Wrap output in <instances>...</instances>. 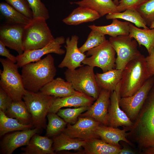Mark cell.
<instances>
[{"mask_svg":"<svg viewBox=\"0 0 154 154\" xmlns=\"http://www.w3.org/2000/svg\"><path fill=\"white\" fill-rule=\"evenodd\" d=\"M40 129L34 128L5 134L0 141L1 153L11 154L19 147L27 145L32 137L39 132Z\"/></svg>","mask_w":154,"mask_h":154,"instance_id":"obj_13","label":"cell"},{"mask_svg":"<svg viewBox=\"0 0 154 154\" xmlns=\"http://www.w3.org/2000/svg\"><path fill=\"white\" fill-rule=\"evenodd\" d=\"M94 68L88 65H83L72 70L68 69L64 74L66 81L71 84L76 91L96 100L101 89L96 82Z\"/></svg>","mask_w":154,"mask_h":154,"instance_id":"obj_5","label":"cell"},{"mask_svg":"<svg viewBox=\"0 0 154 154\" xmlns=\"http://www.w3.org/2000/svg\"><path fill=\"white\" fill-rule=\"evenodd\" d=\"M65 41L64 37H58L43 47L24 51L23 54L16 56L17 64L19 68H21L27 64L40 60L45 54L54 53L59 55H63L65 54V51L61 48V45L64 44Z\"/></svg>","mask_w":154,"mask_h":154,"instance_id":"obj_12","label":"cell"},{"mask_svg":"<svg viewBox=\"0 0 154 154\" xmlns=\"http://www.w3.org/2000/svg\"><path fill=\"white\" fill-rule=\"evenodd\" d=\"M52 148L55 153L63 151L82 150L86 141L72 138L62 132L52 137Z\"/></svg>","mask_w":154,"mask_h":154,"instance_id":"obj_25","label":"cell"},{"mask_svg":"<svg viewBox=\"0 0 154 154\" xmlns=\"http://www.w3.org/2000/svg\"><path fill=\"white\" fill-rule=\"evenodd\" d=\"M7 3L31 20L33 14L27 0H4Z\"/></svg>","mask_w":154,"mask_h":154,"instance_id":"obj_38","label":"cell"},{"mask_svg":"<svg viewBox=\"0 0 154 154\" xmlns=\"http://www.w3.org/2000/svg\"><path fill=\"white\" fill-rule=\"evenodd\" d=\"M107 19H114L124 20L134 24L138 28L142 27L144 29H149L146 24L139 13L136 9H128L123 12L108 14L106 15Z\"/></svg>","mask_w":154,"mask_h":154,"instance_id":"obj_32","label":"cell"},{"mask_svg":"<svg viewBox=\"0 0 154 154\" xmlns=\"http://www.w3.org/2000/svg\"><path fill=\"white\" fill-rule=\"evenodd\" d=\"M4 113L7 116L16 119L21 123L32 124L31 114L25 102L22 100L13 101Z\"/></svg>","mask_w":154,"mask_h":154,"instance_id":"obj_29","label":"cell"},{"mask_svg":"<svg viewBox=\"0 0 154 154\" xmlns=\"http://www.w3.org/2000/svg\"><path fill=\"white\" fill-rule=\"evenodd\" d=\"M135 152L133 150L126 146H123L121 149L119 154H135Z\"/></svg>","mask_w":154,"mask_h":154,"instance_id":"obj_43","label":"cell"},{"mask_svg":"<svg viewBox=\"0 0 154 154\" xmlns=\"http://www.w3.org/2000/svg\"><path fill=\"white\" fill-rule=\"evenodd\" d=\"M78 37L76 35L72 36L71 38L67 37L65 41L66 49L65 56L58 67L60 68L66 67L72 70L80 67L82 62L87 57V55L80 51L78 46Z\"/></svg>","mask_w":154,"mask_h":154,"instance_id":"obj_16","label":"cell"},{"mask_svg":"<svg viewBox=\"0 0 154 154\" xmlns=\"http://www.w3.org/2000/svg\"><path fill=\"white\" fill-rule=\"evenodd\" d=\"M120 98L119 94L116 91L111 92L108 116V126L115 128L131 127L133 122L121 109L119 104Z\"/></svg>","mask_w":154,"mask_h":154,"instance_id":"obj_17","label":"cell"},{"mask_svg":"<svg viewBox=\"0 0 154 154\" xmlns=\"http://www.w3.org/2000/svg\"><path fill=\"white\" fill-rule=\"evenodd\" d=\"M149 28L150 29L154 28V21L152 23L151 26L149 27Z\"/></svg>","mask_w":154,"mask_h":154,"instance_id":"obj_45","label":"cell"},{"mask_svg":"<svg viewBox=\"0 0 154 154\" xmlns=\"http://www.w3.org/2000/svg\"><path fill=\"white\" fill-rule=\"evenodd\" d=\"M95 100L94 98L81 92L68 96L56 98L48 113H57L59 109L64 107L89 106L93 104Z\"/></svg>","mask_w":154,"mask_h":154,"instance_id":"obj_18","label":"cell"},{"mask_svg":"<svg viewBox=\"0 0 154 154\" xmlns=\"http://www.w3.org/2000/svg\"><path fill=\"white\" fill-rule=\"evenodd\" d=\"M53 140L46 136L36 133L31 138L26 147L22 148L21 154H54Z\"/></svg>","mask_w":154,"mask_h":154,"instance_id":"obj_20","label":"cell"},{"mask_svg":"<svg viewBox=\"0 0 154 154\" xmlns=\"http://www.w3.org/2000/svg\"><path fill=\"white\" fill-rule=\"evenodd\" d=\"M101 17L95 11L89 8L79 6L74 9L62 22L68 25H77L85 23L92 22Z\"/></svg>","mask_w":154,"mask_h":154,"instance_id":"obj_22","label":"cell"},{"mask_svg":"<svg viewBox=\"0 0 154 154\" xmlns=\"http://www.w3.org/2000/svg\"><path fill=\"white\" fill-rule=\"evenodd\" d=\"M101 124L92 118L79 117L75 123H68L63 132L72 138L86 141L100 137L96 133V130Z\"/></svg>","mask_w":154,"mask_h":154,"instance_id":"obj_11","label":"cell"},{"mask_svg":"<svg viewBox=\"0 0 154 154\" xmlns=\"http://www.w3.org/2000/svg\"><path fill=\"white\" fill-rule=\"evenodd\" d=\"M47 117L48 124L45 136L53 137L63 132L67 123L56 113H48Z\"/></svg>","mask_w":154,"mask_h":154,"instance_id":"obj_33","label":"cell"},{"mask_svg":"<svg viewBox=\"0 0 154 154\" xmlns=\"http://www.w3.org/2000/svg\"><path fill=\"white\" fill-rule=\"evenodd\" d=\"M33 14V18H43L46 20L49 18L48 10L41 0H27Z\"/></svg>","mask_w":154,"mask_h":154,"instance_id":"obj_37","label":"cell"},{"mask_svg":"<svg viewBox=\"0 0 154 154\" xmlns=\"http://www.w3.org/2000/svg\"><path fill=\"white\" fill-rule=\"evenodd\" d=\"M21 76L25 88L35 93L54 79L56 69L54 59L49 54L42 59L27 64L22 67Z\"/></svg>","mask_w":154,"mask_h":154,"instance_id":"obj_2","label":"cell"},{"mask_svg":"<svg viewBox=\"0 0 154 154\" xmlns=\"http://www.w3.org/2000/svg\"><path fill=\"white\" fill-rule=\"evenodd\" d=\"M33 124L25 125L21 123L16 119L7 116L0 110V136L14 131H22L31 129Z\"/></svg>","mask_w":154,"mask_h":154,"instance_id":"obj_31","label":"cell"},{"mask_svg":"<svg viewBox=\"0 0 154 154\" xmlns=\"http://www.w3.org/2000/svg\"><path fill=\"white\" fill-rule=\"evenodd\" d=\"M13 101L7 93L0 87V110L4 112Z\"/></svg>","mask_w":154,"mask_h":154,"instance_id":"obj_40","label":"cell"},{"mask_svg":"<svg viewBox=\"0 0 154 154\" xmlns=\"http://www.w3.org/2000/svg\"><path fill=\"white\" fill-rule=\"evenodd\" d=\"M106 40L105 35L94 30H92L83 44L79 48L80 51L84 53L91 49L98 46Z\"/></svg>","mask_w":154,"mask_h":154,"instance_id":"obj_35","label":"cell"},{"mask_svg":"<svg viewBox=\"0 0 154 154\" xmlns=\"http://www.w3.org/2000/svg\"><path fill=\"white\" fill-rule=\"evenodd\" d=\"M84 150L79 153L87 154H119L120 147L108 143L102 140L94 138L86 141Z\"/></svg>","mask_w":154,"mask_h":154,"instance_id":"obj_23","label":"cell"},{"mask_svg":"<svg viewBox=\"0 0 154 154\" xmlns=\"http://www.w3.org/2000/svg\"><path fill=\"white\" fill-rule=\"evenodd\" d=\"M46 20L42 17L33 18L25 26L23 39L24 51L43 47L54 38Z\"/></svg>","mask_w":154,"mask_h":154,"instance_id":"obj_4","label":"cell"},{"mask_svg":"<svg viewBox=\"0 0 154 154\" xmlns=\"http://www.w3.org/2000/svg\"><path fill=\"white\" fill-rule=\"evenodd\" d=\"M40 91L56 98L65 97L80 93L76 91L70 82L60 77L53 79Z\"/></svg>","mask_w":154,"mask_h":154,"instance_id":"obj_21","label":"cell"},{"mask_svg":"<svg viewBox=\"0 0 154 154\" xmlns=\"http://www.w3.org/2000/svg\"><path fill=\"white\" fill-rule=\"evenodd\" d=\"M0 11L8 24L25 26L31 20L7 2L0 3Z\"/></svg>","mask_w":154,"mask_h":154,"instance_id":"obj_30","label":"cell"},{"mask_svg":"<svg viewBox=\"0 0 154 154\" xmlns=\"http://www.w3.org/2000/svg\"><path fill=\"white\" fill-rule=\"evenodd\" d=\"M133 38L129 35L109 38L117 55L115 69L123 70L128 63L141 54L138 49L137 42Z\"/></svg>","mask_w":154,"mask_h":154,"instance_id":"obj_8","label":"cell"},{"mask_svg":"<svg viewBox=\"0 0 154 154\" xmlns=\"http://www.w3.org/2000/svg\"><path fill=\"white\" fill-rule=\"evenodd\" d=\"M147 26H150L154 21V0H146L136 9Z\"/></svg>","mask_w":154,"mask_h":154,"instance_id":"obj_36","label":"cell"},{"mask_svg":"<svg viewBox=\"0 0 154 154\" xmlns=\"http://www.w3.org/2000/svg\"><path fill=\"white\" fill-rule=\"evenodd\" d=\"M111 92L110 91L101 89L99 96L95 102L89 106L88 110L79 117H90L102 124L108 126V116Z\"/></svg>","mask_w":154,"mask_h":154,"instance_id":"obj_15","label":"cell"},{"mask_svg":"<svg viewBox=\"0 0 154 154\" xmlns=\"http://www.w3.org/2000/svg\"><path fill=\"white\" fill-rule=\"evenodd\" d=\"M146 0H120L117 6L119 12L127 9H136Z\"/></svg>","mask_w":154,"mask_h":154,"instance_id":"obj_39","label":"cell"},{"mask_svg":"<svg viewBox=\"0 0 154 154\" xmlns=\"http://www.w3.org/2000/svg\"><path fill=\"white\" fill-rule=\"evenodd\" d=\"M25 26L1 25L0 27V40L6 46L15 50L19 54L23 53V39Z\"/></svg>","mask_w":154,"mask_h":154,"instance_id":"obj_14","label":"cell"},{"mask_svg":"<svg viewBox=\"0 0 154 154\" xmlns=\"http://www.w3.org/2000/svg\"><path fill=\"white\" fill-rule=\"evenodd\" d=\"M142 153L144 154H154V146L145 149L143 151Z\"/></svg>","mask_w":154,"mask_h":154,"instance_id":"obj_44","label":"cell"},{"mask_svg":"<svg viewBox=\"0 0 154 154\" xmlns=\"http://www.w3.org/2000/svg\"><path fill=\"white\" fill-rule=\"evenodd\" d=\"M0 62L3 67L0 73V87L13 101L22 100L27 90L24 88L21 75L19 72V66L7 58H0Z\"/></svg>","mask_w":154,"mask_h":154,"instance_id":"obj_7","label":"cell"},{"mask_svg":"<svg viewBox=\"0 0 154 154\" xmlns=\"http://www.w3.org/2000/svg\"><path fill=\"white\" fill-rule=\"evenodd\" d=\"M89 107L85 106L73 108L60 109L57 114L67 124L72 125L77 121L78 117L82 114L87 111Z\"/></svg>","mask_w":154,"mask_h":154,"instance_id":"obj_34","label":"cell"},{"mask_svg":"<svg viewBox=\"0 0 154 154\" xmlns=\"http://www.w3.org/2000/svg\"><path fill=\"white\" fill-rule=\"evenodd\" d=\"M112 20V23L108 25L97 26L93 25L88 27L92 30L97 31L105 35H108L112 37L129 34V22L121 21L117 19Z\"/></svg>","mask_w":154,"mask_h":154,"instance_id":"obj_27","label":"cell"},{"mask_svg":"<svg viewBox=\"0 0 154 154\" xmlns=\"http://www.w3.org/2000/svg\"><path fill=\"white\" fill-rule=\"evenodd\" d=\"M129 26V35L135 39L139 46H144L150 54L154 47V28L141 29L131 23Z\"/></svg>","mask_w":154,"mask_h":154,"instance_id":"obj_28","label":"cell"},{"mask_svg":"<svg viewBox=\"0 0 154 154\" xmlns=\"http://www.w3.org/2000/svg\"><path fill=\"white\" fill-rule=\"evenodd\" d=\"M127 138L136 143L140 150L154 146V82Z\"/></svg>","mask_w":154,"mask_h":154,"instance_id":"obj_1","label":"cell"},{"mask_svg":"<svg viewBox=\"0 0 154 154\" xmlns=\"http://www.w3.org/2000/svg\"><path fill=\"white\" fill-rule=\"evenodd\" d=\"M116 52L109 40L87 51L86 57L82 61L84 65L100 68L103 72L115 68Z\"/></svg>","mask_w":154,"mask_h":154,"instance_id":"obj_9","label":"cell"},{"mask_svg":"<svg viewBox=\"0 0 154 154\" xmlns=\"http://www.w3.org/2000/svg\"><path fill=\"white\" fill-rule=\"evenodd\" d=\"M154 82L153 76L149 78L133 95L119 99L120 108L133 122L138 116Z\"/></svg>","mask_w":154,"mask_h":154,"instance_id":"obj_10","label":"cell"},{"mask_svg":"<svg viewBox=\"0 0 154 154\" xmlns=\"http://www.w3.org/2000/svg\"><path fill=\"white\" fill-rule=\"evenodd\" d=\"M122 70L115 68L102 73H96V80L100 89L111 92L115 90L120 85Z\"/></svg>","mask_w":154,"mask_h":154,"instance_id":"obj_24","label":"cell"},{"mask_svg":"<svg viewBox=\"0 0 154 154\" xmlns=\"http://www.w3.org/2000/svg\"><path fill=\"white\" fill-rule=\"evenodd\" d=\"M5 46V45L0 40V55L6 57L14 63H17V57L11 54L9 50Z\"/></svg>","mask_w":154,"mask_h":154,"instance_id":"obj_42","label":"cell"},{"mask_svg":"<svg viewBox=\"0 0 154 154\" xmlns=\"http://www.w3.org/2000/svg\"><path fill=\"white\" fill-rule=\"evenodd\" d=\"M70 3L91 9L101 17L108 14L119 13L117 5L112 0H82L70 2Z\"/></svg>","mask_w":154,"mask_h":154,"instance_id":"obj_26","label":"cell"},{"mask_svg":"<svg viewBox=\"0 0 154 154\" xmlns=\"http://www.w3.org/2000/svg\"><path fill=\"white\" fill-rule=\"evenodd\" d=\"M114 1L115 4L117 6L118 4V0H114Z\"/></svg>","mask_w":154,"mask_h":154,"instance_id":"obj_46","label":"cell"},{"mask_svg":"<svg viewBox=\"0 0 154 154\" xmlns=\"http://www.w3.org/2000/svg\"><path fill=\"white\" fill-rule=\"evenodd\" d=\"M145 58L148 71L150 76H154V47Z\"/></svg>","mask_w":154,"mask_h":154,"instance_id":"obj_41","label":"cell"},{"mask_svg":"<svg viewBox=\"0 0 154 154\" xmlns=\"http://www.w3.org/2000/svg\"><path fill=\"white\" fill-rule=\"evenodd\" d=\"M127 131L126 128L121 130L101 124L97 127L96 133L102 140L109 144L120 147L119 143L122 141L132 146L127 138L129 134L126 132Z\"/></svg>","mask_w":154,"mask_h":154,"instance_id":"obj_19","label":"cell"},{"mask_svg":"<svg viewBox=\"0 0 154 154\" xmlns=\"http://www.w3.org/2000/svg\"><path fill=\"white\" fill-rule=\"evenodd\" d=\"M151 76L148 71L144 55L141 54L129 61L122 70L120 98L133 95Z\"/></svg>","mask_w":154,"mask_h":154,"instance_id":"obj_3","label":"cell"},{"mask_svg":"<svg viewBox=\"0 0 154 154\" xmlns=\"http://www.w3.org/2000/svg\"><path fill=\"white\" fill-rule=\"evenodd\" d=\"M56 98L39 91L35 93L26 91L23 99L31 114L34 128L45 129L46 117Z\"/></svg>","mask_w":154,"mask_h":154,"instance_id":"obj_6","label":"cell"}]
</instances>
